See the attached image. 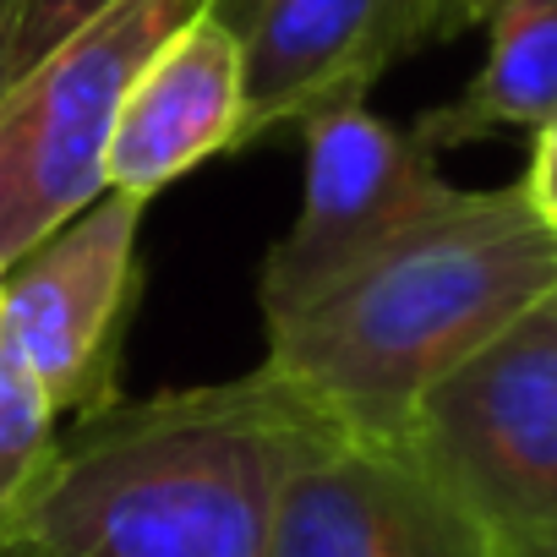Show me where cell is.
<instances>
[{
	"label": "cell",
	"instance_id": "cell-1",
	"mask_svg": "<svg viewBox=\"0 0 557 557\" xmlns=\"http://www.w3.org/2000/svg\"><path fill=\"white\" fill-rule=\"evenodd\" d=\"M345 443L268 367L115 399L61 432L0 557H262L285 475Z\"/></svg>",
	"mask_w": 557,
	"mask_h": 557
},
{
	"label": "cell",
	"instance_id": "cell-2",
	"mask_svg": "<svg viewBox=\"0 0 557 557\" xmlns=\"http://www.w3.org/2000/svg\"><path fill=\"white\" fill-rule=\"evenodd\" d=\"M557 290V235L519 181L459 191L454 208L383 246L290 318H273L262 367L334 437L399 448L416 399Z\"/></svg>",
	"mask_w": 557,
	"mask_h": 557
},
{
	"label": "cell",
	"instance_id": "cell-3",
	"mask_svg": "<svg viewBox=\"0 0 557 557\" xmlns=\"http://www.w3.org/2000/svg\"><path fill=\"white\" fill-rule=\"evenodd\" d=\"M208 0H115L0 99V268L110 191L115 110L143 61Z\"/></svg>",
	"mask_w": 557,
	"mask_h": 557
},
{
	"label": "cell",
	"instance_id": "cell-4",
	"mask_svg": "<svg viewBox=\"0 0 557 557\" xmlns=\"http://www.w3.org/2000/svg\"><path fill=\"white\" fill-rule=\"evenodd\" d=\"M399 448L459 497L503 552L557 524V290L437 377Z\"/></svg>",
	"mask_w": 557,
	"mask_h": 557
},
{
	"label": "cell",
	"instance_id": "cell-5",
	"mask_svg": "<svg viewBox=\"0 0 557 557\" xmlns=\"http://www.w3.org/2000/svg\"><path fill=\"white\" fill-rule=\"evenodd\" d=\"M307 191L285 240H273L257 273L262 323L290 318L383 246L405 240L426 219L459 202L465 186L437 175V153L416 132L367 110V99L329 104L301 121Z\"/></svg>",
	"mask_w": 557,
	"mask_h": 557
},
{
	"label": "cell",
	"instance_id": "cell-6",
	"mask_svg": "<svg viewBox=\"0 0 557 557\" xmlns=\"http://www.w3.org/2000/svg\"><path fill=\"white\" fill-rule=\"evenodd\" d=\"M143 197L104 191L0 268V339L45 383L61 421L121 399V356L143 296Z\"/></svg>",
	"mask_w": 557,
	"mask_h": 557
},
{
	"label": "cell",
	"instance_id": "cell-7",
	"mask_svg": "<svg viewBox=\"0 0 557 557\" xmlns=\"http://www.w3.org/2000/svg\"><path fill=\"white\" fill-rule=\"evenodd\" d=\"M230 28L240 39L235 153L301 132L329 104L367 99L388 66L432 45L426 0H246Z\"/></svg>",
	"mask_w": 557,
	"mask_h": 557
},
{
	"label": "cell",
	"instance_id": "cell-8",
	"mask_svg": "<svg viewBox=\"0 0 557 557\" xmlns=\"http://www.w3.org/2000/svg\"><path fill=\"white\" fill-rule=\"evenodd\" d=\"M262 557H508L405 448L323 443L273 503Z\"/></svg>",
	"mask_w": 557,
	"mask_h": 557
},
{
	"label": "cell",
	"instance_id": "cell-9",
	"mask_svg": "<svg viewBox=\"0 0 557 557\" xmlns=\"http://www.w3.org/2000/svg\"><path fill=\"white\" fill-rule=\"evenodd\" d=\"M240 39L219 12L186 17L132 77L110 132V191L159 197L197 164L235 153Z\"/></svg>",
	"mask_w": 557,
	"mask_h": 557
},
{
	"label": "cell",
	"instance_id": "cell-10",
	"mask_svg": "<svg viewBox=\"0 0 557 557\" xmlns=\"http://www.w3.org/2000/svg\"><path fill=\"white\" fill-rule=\"evenodd\" d=\"M557 115V0H497L486 12V61L410 132L426 153L541 132Z\"/></svg>",
	"mask_w": 557,
	"mask_h": 557
},
{
	"label": "cell",
	"instance_id": "cell-11",
	"mask_svg": "<svg viewBox=\"0 0 557 557\" xmlns=\"http://www.w3.org/2000/svg\"><path fill=\"white\" fill-rule=\"evenodd\" d=\"M55 448H61V410L50 405L45 383L17 361V350L0 339V530L23 513Z\"/></svg>",
	"mask_w": 557,
	"mask_h": 557
},
{
	"label": "cell",
	"instance_id": "cell-12",
	"mask_svg": "<svg viewBox=\"0 0 557 557\" xmlns=\"http://www.w3.org/2000/svg\"><path fill=\"white\" fill-rule=\"evenodd\" d=\"M115 0H23V23H17V77L39 66L61 39H72L83 23H94ZM213 7V0H208Z\"/></svg>",
	"mask_w": 557,
	"mask_h": 557
},
{
	"label": "cell",
	"instance_id": "cell-13",
	"mask_svg": "<svg viewBox=\"0 0 557 557\" xmlns=\"http://www.w3.org/2000/svg\"><path fill=\"white\" fill-rule=\"evenodd\" d=\"M535 143H530V170H524V181H519V191H524V202L535 208V219L557 235V115L541 126V132H530Z\"/></svg>",
	"mask_w": 557,
	"mask_h": 557
},
{
	"label": "cell",
	"instance_id": "cell-14",
	"mask_svg": "<svg viewBox=\"0 0 557 557\" xmlns=\"http://www.w3.org/2000/svg\"><path fill=\"white\" fill-rule=\"evenodd\" d=\"M497 7V0H426V23H432V45L437 39H454L475 23H486V12Z\"/></svg>",
	"mask_w": 557,
	"mask_h": 557
},
{
	"label": "cell",
	"instance_id": "cell-15",
	"mask_svg": "<svg viewBox=\"0 0 557 557\" xmlns=\"http://www.w3.org/2000/svg\"><path fill=\"white\" fill-rule=\"evenodd\" d=\"M17 23H23V0H0V99L17 83Z\"/></svg>",
	"mask_w": 557,
	"mask_h": 557
},
{
	"label": "cell",
	"instance_id": "cell-16",
	"mask_svg": "<svg viewBox=\"0 0 557 557\" xmlns=\"http://www.w3.org/2000/svg\"><path fill=\"white\" fill-rule=\"evenodd\" d=\"M508 557H557V524L530 535V541H519V546H508Z\"/></svg>",
	"mask_w": 557,
	"mask_h": 557
},
{
	"label": "cell",
	"instance_id": "cell-17",
	"mask_svg": "<svg viewBox=\"0 0 557 557\" xmlns=\"http://www.w3.org/2000/svg\"><path fill=\"white\" fill-rule=\"evenodd\" d=\"M240 7H246V0H213V7H208V12H219V17H224V23H230V17H235V12H240Z\"/></svg>",
	"mask_w": 557,
	"mask_h": 557
}]
</instances>
